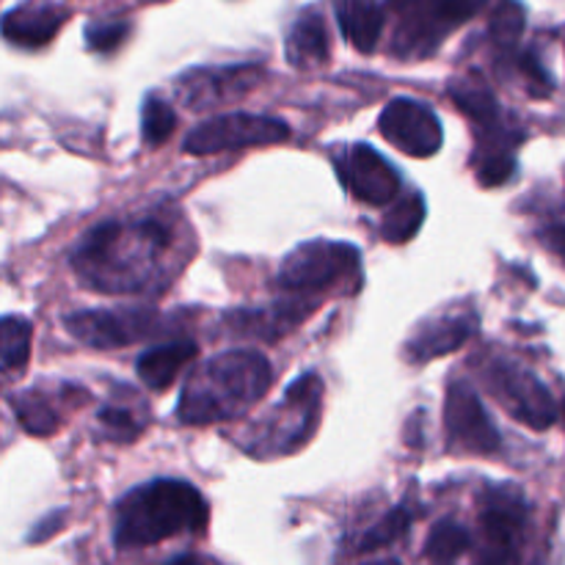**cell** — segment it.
<instances>
[{
  "instance_id": "cell-1",
  "label": "cell",
  "mask_w": 565,
  "mask_h": 565,
  "mask_svg": "<svg viewBox=\"0 0 565 565\" xmlns=\"http://www.w3.org/2000/svg\"><path fill=\"white\" fill-rule=\"evenodd\" d=\"M171 248V232L160 221L103 224L83 237L72 254L83 285L99 292H136L149 285L154 265Z\"/></svg>"
},
{
  "instance_id": "cell-2",
  "label": "cell",
  "mask_w": 565,
  "mask_h": 565,
  "mask_svg": "<svg viewBox=\"0 0 565 565\" xmlns=\"http://www.w3.org/2000/svg\"><path fill=\"white\" fill-rule=\"evenodd\" d=\"M270 362L259 351H226L204 362L182 386L177 417L182 425H210L246 414L268 392Z\"/></svg>"
},
{
  "instance_id": "cell-3",
  "label": "cell",
  "mask_w": 565,
  "mask_h": 565,
  "mask_svg": "<svg viewBox=\"0 0 565 565\" xmlns=\"http://www.w3.org/2000/svg\"><path fill=\"white\" fill-rule=\"evenodd\" d=\"M207 502L185 480H152L116 505L114 544L119 550L152 546L182 533H204L207 527Z\"/></svg>"
},
{
  "instance_id": "cell-4",
  "label": "cell",
  "mask_w": 565,
  "mask_h": 565,
  "mask_svg": "<svg viewBox=\"0 0 565 565\" xmlns=\"http://www.w3.org/2000/svg\"><path fill=\"white\" fill-rule=\"evenodd\" d=\"M486 0H403L392 6L401 17L395 31V53L403 58H425L445 42L447 33L472 20Z\"/></svg>"
},
{
  "instance_id": "cell-5",
  "label": "cell",
  "mask_w": 565,
  "mask_h": 565,
  "mask_svg": "<svg viewBox=\"0 0 565 565\" xmlns=\"http://www.w3.org/2000/svg\"><path fill=\"white\" fill-rule=\"evenodd\" d=\"M491 395L508 408L513 419L533 430H546L557 419V406L552 392L535 379L530 370L519 367L511 359H494L483 373Z\"/></svg>"
},
{
  "instance_id": "cell-6",
  "label": "cell",
  "mask_w": 565,
  "mask_h": 565,
  "mask_svg": "<svg viewBox=\"0 0 565 565\" xmlns=\"http://www.w3.org/2000/svg\"><path fill=\"white\" fill-rule=\"evenodd\" d=\"M359 270V248L351 243L309 241L301 243L279 270L281 287L296 292H315L348 279Z\"/></svg>"
},
{
  "instance_id": "cell-7",
  "label": "cell",
  "mask_w": 565,
  "mask_h": 565,
  "mask_svg": "<svg viewBox=\"0 0 565 565\" xmlns=\"http://www.w3.org/2000/svg\"><path fill=\"white\" fill-rule=\"evenodd\" d=\"M320 401H323V381L315 373L301 375L292 381L285 392V401L274 408L268 428L259 436L263 447L257 452L276 456V452H296L309 439L318 419Z\"/></svg>"
},
{
  "instance_id": "cell-8",
  "label": "cell",
  "mask_w": 565,
  "mask_h": 565,
  "mask_svg": "<svg viewBox=\"0 0 565 565\" xmlns=\"http://www.w3.org/2000/svg\"><path fill=\"white\" fill-rule=\"evenodd\" d=\"M287 138H290V127L279 119L254 114H224L202 121L196 130L188 132L182 147L188 154H215L230 152V149L281 143Z\"/></svg>"
},
{
  "instance_id": "cell-9",
  "label": "cell",
  "mask_w": 565,
  "mask_h": 565,
  "mask_svg": "<svg viewBox=\"0 0 565 565\" xmlns=\"http://www.w3.org/2000/svg\"><path fill=\"white\" fill-rule=\"evenodd\" d=\"M445 428L450 445L475 456H491L500 450V430L491 423L478 392L469 384L452 381L445 397Z\"/></svg>"
},
{
  "instance_id": "cell-10",
  "label": "cell",
  "mask_w": 565,
  "mask_h": 565,
  "mask_svg": "<svg viewBox=\"0 0 565 565\" xmlns=\"http://www.w3.org/2000/svg\"><path fill=\"white\" fill-rule=\"evenodd\" d=\"M381 136L412 158H430L439 152L445 132L434 110L417 99L397 97L384 108L379 119Z\"/></svg>"
},
{
  "instance_id": "cell-11",
  "label": "cell",
  "mask_w": 565,
  "mask_h": 565,
  "mask_svg": "<svg viewBox=\"0 0 565 565\" xmlns=\"http://www.w3.org/2000/svg\"><path fill=\"white\" fill-rule=\"evenodd\" d=\"M64 326L75 340L92 348H121L154 334L158 318L152 312H143V309H119V312L88 309V312L70 315Z\"/></svg>"
},
{
  "instance_id": "cell-12",
  "label": "cell",
  "mask_w": 565,
  "mask_h": 565,
  "mask_svg": "<svg viewBox=\"0 0 565 565\" xmlns=\"http://www.w3.org/2000/svg\"><path fill=\"white\" fill-rule=\"evenodd\" d=\"M340 174L353 196L364 204H390L401 193V174L392 169L390 160L375 152L367 143H356L340 160Z\"/></svg>"
},
{
  "instance_id": "cell-13",
  "label": "cell",
  "mask_w": 565,
  "mask_h": 565,
  "mask_svg": "<svg viewBox=\"0 0 565 565\" xmlns=\"http://www.w3.org/2000/svg\"><path fill=\"white\" fill-rule=\"evenodd\" d=\"M259 81L257 66H224V70H193L177 81L188 108H213L218 103L243 97Z\"/></svg>"
},
{
  "instance_id": "cell-14",
  "label": "cell",
  "mask_w": 565,
  "mask_h": 565,
  "mask_svg": "<svg viewBox=\"0 0 565 565\" xmlns=\"http://www.w3.org/2000/svg\"><path fill=\"white\" fill-rule=\"evenodd\" d=\"M478 329V318L472 312L441 315V318L425 320L412 340L406 342V359L412 364H425L445 353L458 351Z\"/></svg>"
},
{
  "instance_id": "cell-15",
  "label": "cell",
  "mask_w": 565,
  "mask_h": 565,
  "mask_svg": "<svg viewBox=\"0 0 565 565\" xmlns=\"http://www.w3.org/2000/svg\"><path fill=\"white\" fill-rule=\"evenodd\" d=\"M66 17H70V11L55 3H47V0L44 3L17 6V9L6 14L3 33L11 44H20V47H44L58 33Z\"/></svg>"
},
{
  "instance_id": "cell-16",
  "label": "cell",
  "mask_w": 565,
  "mask_h": 565,
  "mask_svg": "<svg viewBox=\"0 0 565 565\" xmlns=\"http://www.w3.org/2000/svg\"><path fill=\"white\" fill-rule=\"evenodd\" d=\"M527 524V502L513 486H497L486 491L483 533L486 541H513L522 544Z\"/></svg>"
},
{
  "instance_id": "cell-17",
  "label": "cell",
  "mask_w": 565,
  "mask_h": 565,
  "mask_svg": "<svg viewBox=\"0 0 565 565\" xmlns=\"http://www.w3.org/2000/svg\"><path fill=\"white\" fill-rule=\"evenodd\" d=\"M285 53L287 61L292 66H298V70H307V66H318L323 61H329V28H326L323 14L318 9H307L296 17L290 33H287Z\"/></svg>"
},
{
  "instance_id": "cell-18",
  "label": "cell",
  "mask_w": 565,
  "mask_h": 565,
  "mask_svg": "<svg viewBox=\"0 0 565 565\" xmlns=\"http://www.w3.org/2000/svg\"><path fill=\"white\" fill-rule=\"evenodd\" d=\"M196 353L199 348L193 340H174L149 348L138 356V379L154 392L169 390L177 375L182 373V367H188L196 359Z\"/></svg>"
},
{
  "instance_id": "cell-19",
  "label": "cell",
  "mask_w": 565,
  "mask_h": 565,
  "mask_svg": "<svg viewBox=\"0 0 565 565\" xmlns=\"http://www.w3.org/2000/svg\"><path fill=\"white\" fill-rule=\"evenodd\" d=\"M337 22L348 42L359 53H373L384 31V6L381 0H331Z\"/></svg>"
},
{
  "instance_id": "cell-20",
  "label": "cell",
  "mask_w": 565,
  "mask_h": 565,
  "mask_svg": "<svg viewBox=\"0 0 565 565\" xmlns=\"http://www.w3.org/2000/svg\"><path fill=\"white\" fill-rule=\"evenodd\" d=\"M315 309V301L307 298H296V301H285L274 309H259V312H241L237 315V331L254 337H265V340H274V337L285 334V331L296 329L303 318Z\"/></svg>"
},
{
  "instance_id": "cell-21",
  "label": "cell",
  "mask_w": 565,
  "mask_h": 565,
  "mask_svg": "<svg viewBox=\"0 0 565 565\" xmlns=\"http://www.w3.org/2000/svg\"><path fill=\"white\" fill-rule=\"evenodd\" d=\"M11 406H14L17 423L31 436H53L58 430V408L53 406V401L42 390L20 392V395L11 397Z\"/></svg>"
},
{
  "instance_id": "cell-22",
  "label": "cell",
  "mask_w": 565,
  "mask_h": 565,
  "mask_svg": "<svg viewBox=\"0 0 565 565\" xmlns=\"http://www.w3.org/2000/svg\"><path fill=\"white\" fill-rule=\"evenodd\" d=\"M472 546V535L463 524L445 519V522L436 524L428 535V544H425V557L436 565H452L463 552Z\"/></svg>"
},
{
  "instance_id": "cell-23",
  "label": "cell",
  "mask_w": 565,
  "mask_h": 565,
  "mask_svg": "<svg viewBox=\"0 0 565 565\" xmlns=\"http://www.w3.org/2000/svg\"><path fill=\"white\" fill-rule=\"evenodd\" d=\"M425 221V199L419 193H408L386 213L381 224V235L386 243H408Z\"/></svg>"
},
{
  "instance_id": "cell-24",
  "label": "cell",
  "mask_w": 565,
  "mask_h": 565,
  "mask_svg": "<svg viewBox=\"0 0 565 565\" xmlns=\"http://www.w3.org/2000/svg\"><path fill=\"white\" fill-rule=\"evenodd\" d=\"M524 33V6L519 0H500L491 11L489 39L497 50L511 53Z\"/></svg>"
},
{
  "instance_id": "cell-25",
  "label": "cell",
  "mask_w": 565,
  "mask_h": 565,
  "mask_svg": "<svg viewBox=\"0 0 565 565\" xmlns=\"http://www.w3.org/2000/svg\"><path fill=\"white\" fill-rule=\"evenodd\" d=\"M31 323L22 318H3L0 326V340H3V370L14 373V370L25 367L28 356H31Z\"/></svg>"
},
{
  "instance_id": "cell-26",
  "label": "cell",
  "mask_w": 565,
  "mask_h": 565,
  "mask_svg": "<svg viewBox=\"0 0 565 565\" xmlns=\"http://www.w3.org/2000/svg\"><path fill=\"white\" fill-rule=\"evenodd\" d=\"M177 127V114L169 103L158 97H147L143 99V110H141V132L143 141L149 147H160L166 138L174 132Z\"/></svg>"
},
{
  "instance_id": "cell-27",
  "label": "cell",
  "mask_w": 565,
  "mask_h": 565,
  "mask_svg": "<svg viewBox=\"0 0 565 565\" xmlns=\"http://www.w3.org/2000/svg\"><path fill=\"white\" fill-rule=\"evenodd\" d=\"M99 428L105 430V436L114 441H132L143 428H147V417L132 408H119V406H105L97 414Z\"/></svg>"
},
{
  "instance_id": "cell-28",
  "label": "cell",
  "mask_w": 565,
  "mask_h": 565,
  "mask_svg": "<svg viewBox=\"0 0 565 565\" xmlns=\"http://www.w3.org/2000/svg\"><path fill=\"white\" fill-rule=\"evenodd\" d=\"M412 527V513L406 508H395V511L386 513L375 527L367 530V535L362 539L359 550L362 552H373V550H384V546L395 544L397 539L406 535V530Z\"/></svg>"
},
{
  "instance_id": "cell-29",
  "label": "cell",
  "mask_w": 565,
  "mask_h": 565,
  "mask_svg": "<svg viewBox=\"0 0 565 565\" xmlns=\"http://www.w3.org/2000/svg\"><path fill=\"white\" fill-rule=\"evenodd\" d=\"M519 72H522L524 83H527L530 97L544 99V97H550L552 92H555V81H552V75L544 70V64H541L539 55H535V53L519 55Z\"/></svg>"
},
{
  "instance_id": "cell-30",
  "label": "cell",
  "mask_w": 565,
  "mask_h": 565,
  "mask_svg": "<svg viewBox=\"0 0 565 565\" xmlns=\"http://www.w3.org/2000/svg\"><path fill=\"white\" fill-rule=\"evenodd\" d=\"M127 36V22H94L86 28V44L94 53H110L119 47Z\"/></svg>"
},
{
  "instance_id": "cell-31",
  "label": "cell",
  "mask_w": 565,
  "mask_h": 565,
  "mask_svg": "<svg viewBox=\"0 0 565 565\" xmlns=\"http://www.w3.org/2000/svg\"><path fill=\"white\" fill-rule=\"evenodd\" d=\"M516 171V154H502V158L478 160V182L483 188L505 185Z\"/></svg>"
},
{
  "instance_id": "cell-32",
  "label": "cell",
  "mask_w": 565,
  "mask_h": 565,
  "mask_svg": "<svg viewBox=\"0 0 565 565\" xmlns=\"http://www.w3.org/2000/svg\"><path fill=\"white\" fill-rule=\"evenodd\" d=\"M475 565H519V544L513 541H486V550Z\"/></svg>"
},
{
  "instance_id": "cell-33",
  "label": "cell",
  "mask_w": 565,
  "mask_h": 565,
  "mask_svg": "<svg viewBox=\"0 0 565 565\" xmlns=\"http://www.w3.org/2000/svg\"><path fill=\"white\" fill-rule=\"evenodd\" d=\"M541 241H544V246L550 248L555 257H561L565 263V224L550 226V230L541 232Z\"/></svg>"
},
{
  "instance_id": "cell-34",
  "label": "cell",
  "mask_w": 565,
  "mask_h": 565,
  "mask_svg": "<svg viewBox=\"0 0 565 565\" xmlns=\"http://www.w3.org/2000/svg\"><path fill=\"white\" fill-rule=\"evenodd\" d=\"M166 565H204V563L199 561V557H193V555H180V557H174V561H169Z\"/></svg>"
},
{
  "instance_id": "cell-35",
  "label": "cell",
  "mask_w": 565,
  "mask_h": 565,
  "mask_svg": "<svg viewBox=\"0 0 565 565\" xmlns=\"http://www.w3.org/2000/svg\"><path fill=\"white\" fill-rule=\"evenodd\" d=\"M367 565H401V563L392 561V557H386V561H375V563H367Z\"/></svg>"
},
{
  "instance_id": "cell-36",
  "label": "cell",
  "mask_w": 565,
  "mask_h": 565,
  "mask_svg": "<svg viewBox=\"0 0 565 565\" xmlns=\"http://www.w3.org/2000/svg\"><path fill=\"white\" fill-rule=\"evenodd\" d=\"M397 3H403V0H390V9H392V6H397Z\"/></svg>"
}]
</instances>
